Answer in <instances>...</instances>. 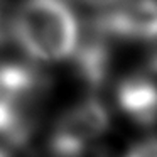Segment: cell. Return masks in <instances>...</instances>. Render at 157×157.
<instances>
[{"label": "cell", "mask_w": 157, "mask_h": 157, "mask_svg": "<svg viewBox=\"0 0 157 157\" xmlns=\"http://www.w3.org/2000/svg\"><path fill=\"white\" fill-rule=\"evenodd\" d=\"M125 157H157V139H145L135 144Z\"/></svg>", "instance_id": "52a82bcc"}, {"label": "cell", "mask_w": 157, "mask_h": 157, "mask_svg": "<svg viewBox=\"0 0 157 157\" xmlns=\"http://www.w3.org/2000/svg\"><path fill=\"white\" fill-rule=\"evenodd\" d=\"M10 39V15L4 7V2L0 0V48Z\"/></svg>", "instance_id": "ba28073f"}, {"label": "cell", "mask_w": 157, "mask_h": 157, "mask_svg": "<svg viewBox=\"0 0 157 157\" xmlns=\"http://www.w3.org/2000/svg\"><path fill=\"white\" fill-rule=\"evenodd\" d=\"M81 29L68 0H22L10 15V39L37 63L71 59Z\"/></svg>", "instance_id": "6da1fadb"}, {"label": "cell", "mask_w": 157, "mask_h": 157, "mask_svg": "<svg viewBox=\"0 0 157 157\" xmlns=\"http://www.w3.org/2000/svg\"><path fill=\"white\" fill-rule=\"evenodd\" d=\"M120 110L139 125L157 123V78L137 73L123 78L117 86Z\"/></svg>", "instance_id": "8992f818"}, {"label": "cell", "mask_w": 157, "mask_h": 157, "mask_svg": "<svg viewBox=\"0 0 157 157\" xmlns=\"http://www.w3.org/2000/svg\"><path fill=\"white\" fill-rule=\"evenodd\" d=\"M88 24L113 42H157V0H120Z\"/></svg>", "instance_id": "277c9868"}, {"label": "cell", "mask_w": 157, "mask_h": 157, "mask_svg": "<svg viewBox=\"0 0 157 157\" xmlns=\"http://www.w3.org/2000/svg\"><path fill=\"white\" fill-rule=\"evenodd\" d=\"M110 127V113L101 100L88 96L69 106L52 127L48 147L52 157H83Z\"/></svg>", "instance_id": "3957f363"}, {"label": "cell", "mask_w": 157, "mask_h": 157, "mask_svg": "<svg viewBox=\"0 0 157 157\" xmlns=\"http://www.w3.org/2000/svg\"><path fill=\"white\" fill-rule=\"evenodd\" d=\"M44 93V76L22 63H0V137L24 144L36 122V110Z\"/></svg>", "instance_id": "7a4b0ae2"}, {"label": "cell", "mask_w": 157, "mask_h": 157, "mask_svg": "<svg viewBox=\"0 0 157 157\" xmlns=\"http://www.w3.org/2000/svg\"><path fill=\"white\" fill-rule=\"evenodd\" d=\"M0 157H7V154H5V152H4V150H2V149H0Z\"/></svg>", "instance_id": "30bf717a"}, {"label": "cell", "mask_w": 157, "mask_h": 157, "mask_svg": "<svg viewBox=\"0 0 157 157\" xmlns=\"http://www.w3.org/2000/svg\"><path fill=\"white\" fill-rule=\"evenodd\" d=\"M75 2H78V4L91 9V10H105V9L118 4L120 0H75Z\"/></svg>", "instance_id": "9c48e42d"}, {"label": "cell", "mask_w": 157, "mask_h": 157, "mask_svg": "<svg viewBox=\"0 0 157 157\" xmlns=\"http://www.w3.org/2000/svg\"><path fill=\"white\" fill-rule=\"evenodd\" d=\"M112 39L91 24H88L85 36H79L71 59L78 76L91 88L101 86L108 78L112 69Z\"/></svg>", "instance_id": "5b68a950"}]
</instances>
